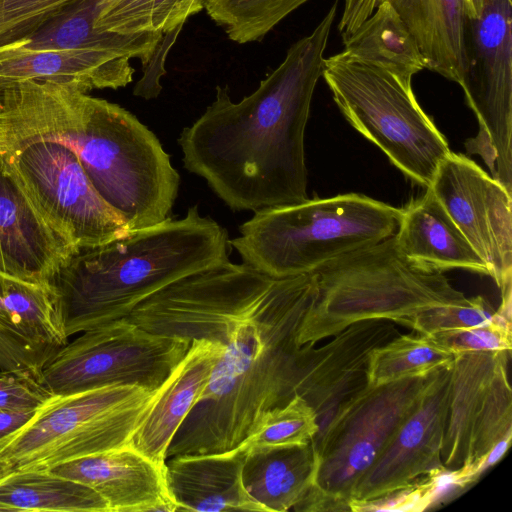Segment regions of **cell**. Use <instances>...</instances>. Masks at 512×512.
<instances>
[{
    "label": "cell",
    "instance_id": "6da1fadb",
    "mask_svg": "<svg viewBox=\"0 0 512 512\" xmlns=\"http://www.w3.org/2000/svg\"><path fill=\"white\" fill-rule=\"evenodd\" d=\"M337 2L314 30L293 43L257 89L233 102L227 86L178 144L185 169L202 177L233 211L306 200L304 136Z\"/></svg>",
    "mask_w": 512,
    "mask_h": 512
},
{
    "label": "cell",
    "instance_id": "7a4b0ae2",
    "mask_svg": "<svg viewBox=\"0 0 512 512\" xmlns=\"http://www.w3.org/2000/svg\"><path fill=\"white\" fill-rule=\"evenodd\" d=\"M75 81L17 82L0 94V138L68 146L100 196L135 231L169 218L180 175L156 135Z\"/></svg>",
    "mask_w": 512,
    "mask_h": 512
},
{
    "label": "cell",
    "instance_id": "3957f363",
    "mask_svg": "<svg viewBox=\"0 0 512 512\" xmlns=\"http://www.w3.org/2000/svg\"><path fill=\"white\" fill-rule=\"evenodd\" d=\"M317 295L315 273L284 277L267 304L235 328L166 460L233 450L265 412L294 396L299 331Z\"/></svg>",
    "mask_w": 512,
    "mask_h": 512
},
{
    "label": "cell",
    "instance_id": "277c9868",
    "mask_svg": "<svg viewBox=\"0 0 512 512\" xmlns=\"http://www.w3.org/2000/svg\"><path fill=\"white\" fill-rule=\"evenodd\" d=\"M228 241L193 205L182 218L73 251L49 279L66 336L125 318L169 284L229 260Z\"/></svg>",
    "mask_w": 512,
    "mask_h": 512
},
{
    "label": "cell",
    "instance_id": "5b68a950",
    "mask_svg": "<svg viewBox=\"0 0 512 512\" xmlns=\"http://www.w3.org/2000/svg\"><path fill=\"white\" fill-rule=\"evenodd\" d=\"M393 235L334 258L313 272L318 295L302 322L301 345L316 344L363 320L383 319L409 327L423 311L467 298L444 272L402 254Z\"/></svg>",
    "mask_w": 512,
    "mask_h": 512
},
{
    "label": "cell",
    "instance_id": "8992f818",
    "mask_svg": "<svg viewBox=\"0 0 512 512\" xmlns=\"http://www.w3.org/2000/svg\"><path fill=\"white\" fill-rule=\"evenodd\" d=\"M401 208L346 193L269 207L228 241L244 264L276 278L313 273L326 262L379 243L398 227Z\"/></svg>",
    "mask_w": 512,
    "mask_h": 512
},
{
    "label": "cell",
    "instance_id": "52a82bcc",
    "mask_svg": "<svg viewBox=\"0 0 512 512\" xmlns=\"http://www.w3.org/2000/svg\"><path fill=\"white\" fill-rule=\"evenodd\" d=\"M322 77L346 120L407 178L427 188L450 149L417 102L411 81L341 53L324 58Z\"/></svg>",
    "mask_w": 512,
    "mask_h": 512
},
{
    "label": "cell",
    "instance_id": "ba28073f",
    "mask_svg": "<svg viewBox=\"0 0 512 512\" xmlns=\"http://www.w3.org/2000/svg\"><path fill=\"white\" fill-rule=\"evenodd\" d=\"M155 391L110 385L52 395L20 428L0 439L9 471L48 470L129 445Z\"/></svg>",
    "mask_w": 512,
    "mask_h": 512
},
{
    "label": "cell",
    "instance_id": "9c48e42d",
    "mask_svg": "<svg viewBox=\"0 0 512 512\" xmlns=\"http://www.w3.org/2000/svg\"><path fill=\"white\" fill-rule=\"evenodd\" d=\"M433 373L367 383L343 402L312 441L318 459L315 481L293 510L351 511L356 485L412 412Z\"/></svg>",
    "mask_w": 512,
    "mask_h": 512
},
{
    "label": "cell",
    "instance_id": "30bf717a",
    "mask_svg": "<svg viewBox=\"0 0 512 512\" xmlns=\"http://www.w3.org/2000/svg\"><path fill=\"white\" fill-rule=\"evenodd\" d=\"M0 161L49 227L73 251L129 232L68 146L43 138H0Z\"/></svg>",
    "mask_w": 512,
    "mask_h": 512
},
{
    "label": "cell",
    "instance_id": "8fae6325",
    "mask_svg": "<svg viewBox=\"0 0 512 512\" xmlns=\"http://www.w3.org/2000/svg\"><path fill=\"white\" fill-rule=\"evenodd\" d=\"M281 281L227 260L169 284L126 318L154 334L226 345L235 328L267 304Z\"/></svg>",
    "mask_w": 512,
    "mask_h": 512
},
{
    "label": "cell",
    "instance_id": "7c38bea8",
    "mask_svg": "<svg viewBox=\"0 0 512 512\" xmlns=\"http://www.w3.org/2000/svg\"><path fill=\"white\" fill-rule=\"evenodd\" d=\"M190 344L146 331L125 317L68 340L43 368L39 384L51 396L110 385L156 391Z\"/></svg>",
    "mask_w": 512,
    "mask_h": 512
},
{
    "label": "cell",
    "instance_id": "4fadbf2b",
    "mask_svg": "<svg viewBox=\"0 0 512 512\" xmlns=\"http://www.w3.org/2000/svg\"><path fill=\"white\" fill-rule=\"evenodd\" d=\"M511 351L454 355L441 459L452 484H472L498 444L512 436Z\"/></svg>",
    "mask_w": 512,
    "mask_h": 512
},
{
    "label": "cell",
    "instance_id": "5bb4252c",
    "mask_svg": "<svg viewBox=\"0 0 512 512\" xmlns=\"http://www.w3.org/2000/svg\"><path fill=\"white\" fill-rule=\"evenodd\" d=\"M461 88L479 125L466 150L479 155L512 193L511 0H485L479 16L467 17Z\"/></svg>",
    "mask_w": 512,
    "mask_h": 512
},
{
    "label": "cell",
    "instance_id": "9a60e30c",
    "mask_svg": "<svg viewBox=\"0 0 512 512\" xmlns=\"http://www.w3.org/2000/svg\"><path fill=\"white\" fill-rule=\"evenodd\" d=\"M427 188L485 262L501 294L510 291L512 193L476 162L451 151Z\"/></svg>",
    "mask_w": 512,
    "mask_h": 512
},
{
    "label": "cell",
    "instance_id": "2e32d148",
    "mask_svg": "<svg viewBox=\"0 0 512 512\" xmlns=\"http://www.w3.org/2000/svg\"><path fill=\"white\" fill-rule=\"evenodd\" d=\"M450 367L432 374L412 412L356 485L350 502L351 511L410 490L422 477L450 471L441 459Z\"/></svg>",
    "mask_w": 512,
    "mask_h": 512
},
{
    "label": "cell",
    "instance_id": "e0dca14e",
    "mask_svg": "<svg viewBox=\"0 0 512 512\" xmlns=\"http://www.w3.org/2000/svg\"><path fill=\"white\" fill-rule=\"evenodd\" d=\"M396 323L371 319L355 322L327 344H303L297 358L294 395L314 410L318 428L367 382L372 350L399 335ZM319 430V429H318Z\"/></svg>",
    "mask_w": 512,
    "mask_h": 512
},
{
    "label": "cell",
    "instance_id": "ac0fdd59",
    "mask_svg": "<svg viewBox=\"0 0 512 512\" xmlns=\"http://www.w3.org/2000/svg\"><path fill=\"white\" fill-rule=\"evenodd\" d=\"M68 340L50 284L0 271V371L39 383L47 362Z\"/></svg>",
    "mask_w": 512,
    "mask_h": 512
},
{
    "label": "cell",
    "instance_id": "d6986e66",
    "mask_svg": "<svg viewBox=\"0 0 512 512\" xmlns=\"http://www.w3.org/2000/svg\"><path fill=\"white\" fill-rule=\"evenodd\" d=\"M94 489L109 512H175L159 465L130 445L68 461L48 469Z\"/></svg>",
    "mask_w": 512,
    "mask_h": 512
},
{
    "label": "cell",
    "instance_id": "ffe728a7",
    "mask_svg": "<svg viewBox=\"0 0 512 512\" xmlns=\"http://www.w3.org/2000/svg\"><path fill=\"white\" fill-rule=\"evenodd\" d=\"M225 345L192 340L190 347L162 385L135 428L129 445L159 465L178 428L206 388Z\"/></svg>",
    "mask_w": 512,
    "mask_h": 512
},
{
    "label": "cell",
    "instance_id": "44dd1931",
    "mask_svg": "<svg viewBox=\"0 0 512 512\" xmlns=\"http://www.w3.org/2000/svg\"><path fill=\"white\" fill-rule=\"evenodd\" d=\"M72 252L0 161V271L49 283Z\"/></svg>",
    "mask_w": 512,
    "mask_h": 512
},
{
    "label": "cell",
    "instance_id": "7402d4cb",
    "mask_svg": "<svg viewBox=\"0 0 512 512\" xmlns=\"http://www.w3.org/2000/svg\"><path fill=\"white\" fill-rule=\"evenodd\" d=\"M247 447L221 453L188 454L165 461V478L176 511H257L262 508L242 482Z\"/></svg>",
    "mask_w": 512,
    "mask_h": 512
},
{
    "label": "cell",
    "instance_id": "603a6c76",
    "mask_svg": "<svg viewBox=\"0 0 512 512\" xmlns=\"http://www.w3.org/2000/svg\"><path fill=\"white\" fill-rule=\"evenodd\" d=\"M131 59L97 49L25 50L0 52V94L26 81H75L88 91L118 89L133 81Z\"/></svg>",
    "mask_w": 512,
    "mask_h": 512
},
{
    "label": "cell",
    "instance_id": "cb8c5ba5",
    "mask_svg": "<svg viewBox=\"0 0 512 512\" xmlns=\"http://www.w3.org/2000/svg\"><path fill=\"white\" fill-rule=\"evenodd\" d=\"M407 258L445 272L462 269L489 276V269L430 189L401 208L393 235Z\"/></svg>",
    "mask_w": 512,
    "mask_h": 512
},
{
    "label": "cell",
    "instance_id": "d4e9b609",
    "mask_svg": "<svg viewBox=\"0 0 512 512\" xmlns=\"http://www.w3.org/2000/svg\"><path fill=\"white\" fill-rule=\"evenodd\" d=\"M245 446V445H244ZM318 459L313 443L247 447L242 482L263 512L293 510L314 484Z\"/></svg>",
    "mask_w": 512,
    "mask_h": 512
},
{
    "label": "cell",
    "instance_id": "484cf974",
    "mask_svg": "<svg viewBox=\"0 0 512 512\" xmlns=\"http://www.w3.org/2000/svg\"><path fill=\"white\" fill-rule=\"evenodd\" d=\"M388 2L413 35L426 69L461 86L465 71L463 0H378Z\"/></svg>",
    "mask_w": 512,
    "mask_h": 512
},
{
    "label": "cell",
    "instance_id": "4316f807",
    "mask_svg": "<svg viewBox=\"0 0 512 512\" xmlns=\"http://www.w3.org/2000/svg\"><path fill=\"white\" fill-rule=\"evenodd\" d=\"M309 0H204V9L230 40L261 41L275 26ZM378 0H344L338 31L344 40L374 12Z\"/></svg>",
    "mask_w": 512,
    "mask_h": 512
},
{
    "label": "cell",
    "instance_id": "83f0119b",
    "mask_svg": "<svg viewBox=\"0 0 512 512\" xmlns=\"http://www.w3.org/2000/svg\"><path fill=\"white\" fill-rule=\"evenodd\" d=\"M343 43L340 53L346 59L385 69L407 81L426 69L413 35L388 2H379L376 12Z\"/></svg>",
    "mask_w": 512,
    "mask_h": 512
},
{
    "label": "cell",
    "instance_id": "f1b7e54d",
    "mask_svg": "<svg viewBox=\"0 0 512 512\" xmlns=\"http://www.w3.org/2000/svg\"><path fill=\"white\" fill-rule=\"evenodd\" d=\"M0 511L109 512V508L83 483L49 470H24L0 480Z\"/></svg>",
    "mask_w": 512,
    "mask_h": 512
},
{
    "label": "cell",
    "instance_id": "f546056e",
    "mask_svg": "<svg viewBox=\"0 0 512 512\" xmlns=\"http://www.w3.org/2000/svg\"><path fill=\"white\" fill-rule=\"evenodd\" d=\"M204 0H121L93 19V29L124 37L159 33L176 39Z\"/></svg>",
    "mask_w": 512,
    "mask_h": 512
},
{
    "label": "cell",
    "instance_id": "4dcf8cb0",
    "mask_svg": "<svg viewBox=\"0 0 512 512\" xmlns=\"http://www.w3.org/2000/svg\"><path fill=\"white\" fill-rule=\"evenodd\" d=\"M454 354L431 336L413 332L397 335L372 350L367 367V382L380 385L388 382L425 377L450 367Z\"/></svg>",
    "mask_w": 512,
    "mask_h": 512
},
{
    "label": "cell",
    "instance_id": "1f68e13d",
    "mask_svg": "<svg viewBox=\"0 0 512 512\" xmlns=\"http://www.w3.org/2000/svg\"><path fill=\"white\" fill-rule=\"evenodd\" d=\"M314 410L295 394L286 404L270 409L242 443L250 446H288L312 442L318 432Z\"/></svg>",
    "mask_w": 512,
    "mask_h": 512
},
{
    "label": "cell",
    "instance_id": "d6a6232c",
    "mask_svg": "<svg viewBox=\"0 0 512 512\" xmlns=\"http://www.w3.org/2000/svg\"><path fill=\"white\" fill-rule=\"evenodd\" d=\"M76 0H0V52L19 48Z\"/></svg>",
    "mask_w": 512,
    "mask_h": 512
},
{
    "label": "cell",
    "instance_id": "836d02e7",
    "mask_svg": "<svg viewBox=\"0 0 512 512\" xmlns=\"http://www.w3.org/2000/svg\"><path fill=\"white\" fill-rule=\"evenodd\" d=\"M454 355L476 351H511V317L497 311L486 323L430 334Z\"/></svg>",
    "mask_w": 512,
    "mask_h": 512
},
{
    "label": "cell",
    "instance_id": "e575fe53",
    "mask_svg": "<svg viewBox=\"0 0 512 512\" xmlns=\"http://www.w3.org/2000/svg\"><path fill=\"white\" fill-rule=\"evenodd\" d=\"M496 309L483 296L466 298L451 305L434 307L417 315L410 323L413 331L430 335L439 331L471 327L486 323Z\"/></svg>",
    "mask_w": 512,
    "mask_h": 512
},
{
    "label": "cell",
    "instance_id": "d590c367",
    "mask_svg": "<svg viewBox=\"0 0 512 512\" xmlns=\"http://www.w3.org/2000/svg\"><path fill=\"white\" fill-rule=\"evenodd\" d=\"M51 395L34 379L0 371V409L36 411Z\"/></svg>",
    "mask_w": 512,
    "mask_h": 512
},
{
    "label": "cell",
    "instance_id": "8d00e7d4",
    "mask_svg": "<svg viewBox=\"0 0 512 512\" xmlns=\"http://www.w3.org/2000/svg\"><path fill=\"white\" fill-rule=\"evenodd\" d=\"M34 412H15L0 409V439L24 425L33 416Z\"/></svg>",
    "mask_w": 512,
    "mask_h": 512
},
{
    "label": "cell",
    "instance_id": "74e56055",
    "mask_svg": "<svg viewBox=\"0 0 512 512\" xmlns=\"http://www.w3.org/2000/svg\"><path fill=\"white\" fill-rule=\"evenodd\" d=\"M463 2L466 15L474 18L482 12L485 0H463Z\"/></svg>",
    "mask_w": 512,
    "mask_h": 512
},
{
    "label": "cell",
    "instance_id": "f35d334b",
    "mask_svg": "<svg viewBox=\"0 0 512 512\" xmlns=\"http://www.w3.org/2000/svg\"><path fill=\"white\" fill-rule=\"evenodd\" d=\"M10 471L2 464H0V480L7 476Z\"/></svg>",
    "mask_w": 512,
    "mask_h": 512
}]
</instances>
